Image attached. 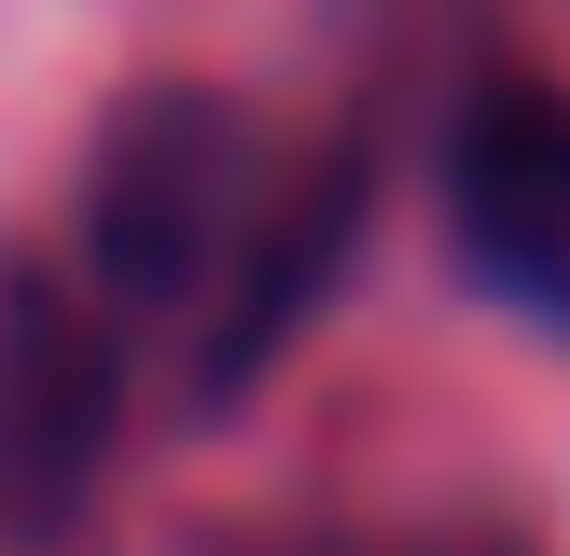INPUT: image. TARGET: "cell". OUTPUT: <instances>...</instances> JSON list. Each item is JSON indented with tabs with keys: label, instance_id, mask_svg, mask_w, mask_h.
<instances>
[{
	"label": "cell",
	"instance_id": "obj_1",
	"mask_svg": "<svg viewBox=\"0 0 570 556\" xmlns=\"http://www.w3.org/2000/svg\"><path fill=\"white\" fill-rule=\"evenodd\" d=\"M83 237H98L111 306H223L265 237V139L209 83H154L111 111L98 181H83Z\"/></svg>",
	"mask_w": 570,
	"mask_h": 556
},
{
	"label": "cell",
	"instance_id": "obj_2",
	"mask_svg": "<svg viewBox=\"0 0 570 556\" xmlns=\"http://www.w3.org/2000/svg\"><path fill=\"white\" fill-rule=\"evenodd\" d=\"M111 417H126L111 320L70 292V278H42V265L0 250V515L56 528L83 487H98Z\"/></svg>",
	"mask_w": 570,
	"mask_h": 556
},
{
	"label": "cell",
	"instance_id": "obj_3",
	"mask_svg": "<svg viewBox=\"0 0 570 556\" xmlns=\"http://www.w3.org/2000/svg\"><path fill=\"white\" fill-rule=\"evenodd\" d=\"M445 237L515 320L570 334V98L557 83H473L445 126Z\"/></svg>",
	"mask_w": 570,
	"mask_h": 556
},
{
	"label": "cell",
	"instance_id": "obj_4",
	"mask_svg": "<svg viewBox=\"0 0 570 556\" xmlns=\"http://www.w3.org/2000/svg\"><path fill=\"white\" fill-rule=\"evenodd\" d=\"M265 556H515V543H265Z\"/></svg>",
	"mask_w": 570,
	"mask_h": 556
}]
</instances>
